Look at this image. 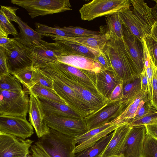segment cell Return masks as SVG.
I'll return each instance as SVG.
<instances>
[{
	"label": "cell",
	"mask_w": 157,
	"mask_h": 157,
	"mask_svg": "<svg viewBox=\"0 0 157 157\" xmlns=\"http://www.w3.org/2000/svg\"><path fill=\"white\" fill-rule=\"evenodd\" d=\"M34 133L33 126L26 118L0 116V133L9 134L25 140Z\"/></svg>",
	"instance_id": "7c38bea8"
},
{
	"label": "cell",
	"mask_w": 157,
	"mask_h": 157,
	"mask_svg": "<svg viewBox=\"0 0 157 157\" xmlns=\"http://www.w3.org/2000/svg\"><path fill=\"white\" fill-rule=\"evenodd\" d=\"M121 82L113 70L101 69L96 73V88L107 101L113 89Z\"/></svg>",
	"instance_id": "44dd1931"
},
{
	"label": "cell",
	"mask_w": 157,
	"mask_h": 157,
	"mask_svg": "<svg viewBox=\"0 0 157 157\" xmlns=\"http://www.w3.org/2000/svg\"><path fill=\"white\" fill-rule=\"evenodd\" d=\"M126 107V105L120 101H107L100 109L84 117L88 130L111 122L118 117Z\"/></svg>",
	"instance_id": "30bf717a"
},
{
	"label": "cell",
	"mask_w": 157,
	"mask_h": 157,
	"mask_svg": "<svg viewBox=\"0 0 157 157\" xmlns=\"http://www.w3.org/2000/svg\"><path fill=\"white\" fill-rule=\"evenodd\" d=\"M123 29L126 48L140 75L144 69L143 41L133 34L123 25Z\"/></svg>",
	"instance_id": "2e32d148"
},
{
	"label": "cell",
	"mask_w": 157,
	"mask_h": 157,
	"mask_svg": "<svg viewBox=\"0 0 157 157\" xmlns=\"http://www.w3.org/2000/svg\"><path fill=\"white\" fill-rule=\"evenodd\" d=\"M14 38L0 37V47L6 49L9 45L13 40Z\"/></svg>",
	"instance_id": "f907efd6"
},
{
	"label": "cell",
	"mask_w": 157,
	"mask_h": 157,
	"mask_svg": "<svg viewBox=\"0 0 157 157\" xmlns=\"http://www.w3.org/2000/svg\"><path fill=\"white\" fill-rule=\"evenodd\" d=\"M133 13L139 22L145 36H151V30L155 22L152 8L142 0H130Z\"/></svg>",
	"instance_id": "ffe728a7"
},
{
	"label": "cell",
	"mask_w": 157,
	"mask_h": 157,
	"mask_svg": "<svg viewBox=\"0 0 157 157\" xmlns=\"http://www.w3.org/2000/svg\"><path fill=\"white\" fill-rule=\"evenodd\" d=\"M28 92L29 94L32 93L36 95L38 98L66 104V102L56 93L54 90L40 85H34L28 90Z\"/></svg>",
	"instance_id": "1f68e13d"
},
{
	"label": "cell",
	"mask_w": 157,
	"mask_h": 157,
	"mask_svg": "<svg viewBox=\"0 0 157 157\" xmlns=\"http://www.w3.org/2000/svg\"><path fill=\"white\" fill-rule=\"evenodd\" d=\"M102 51L107 58L112 69L123 84L135 80L140 75L127 50L124 39L109 38Z\"/></svg>",
	"instance_id": "6da1fadb"
},
{
	"label": "cell",
	"mask_w": 157,
	"mask_h": 157,
	"mask_svg": "<svg viewBox=\"0 0 157 157\" xmlns=\"http://www.w3.org/2000/svg\"><path fill=\"white\" fill-rule=\"evenodd\" d=\"M132 127L129 123L119 126L114 131L112 138L99 157H108L121 154L128 134Z\"/></svg>",
	"instance_id": "d6986e66"
},
{
	"label": "cell",
	"mask_w": 157,
	"mask_h": 157,
	"mask_svg": "<svg viewBox=\"0 0 157 157\" xmlns=\"http://www.w3.org/2000/svg\"><path fill=\"white\" fill-rule=\"evenodd\" d=\"M155 1L156 3L155 5L152 8V14L155 21L157 22V1L153 0Z\"/></svg>",
	"instance_id": "11a10c76"
},
{
	"label": "cell",
	"mask_w": 157,
	"mask_h": 157,
	"mask_svg": "<svg viewBox=\"0 0 157 157\" xmlns=\"http://www.w3.org/2000/svg\"><path fill=\"white\" fill-rule=\"evenodd\" d=\"M58 61L78 68L99 72L102 67L94 59L78 55H64L59 56Z\"/></svg>",
	"instance_id": "603a6c76"
},
{
	"label": "cell",
	"mask_w": 157,
	"mask_h": 157,
	"mask_svg": "<svg viewBox=\"0 0 157 157\" xmlns=\"http://www.w3.org/2000/svg\"><path fill=\"white\" fill-rule=\"evenodd\" d=\"M44 120L49 128L74 138L88 131L84 118L78 119L53 114H44Z\"/></svg>",
	"instance_id": "9c48e42d"
},
{
	"label": "cell",
	"mask_w": 157,
	"mask_h": 157,
	"mask_svg": "<svg viewBox=\"0 0 157 157\" xmlns=\"http://www.w3.org/2000/svg\"><path fill=\"white\" fill-rule=\"evenodd\" d=\"M130 7L123 8L118 12L123 25L141 41L145 36L142 27Z\"/></svg>",
	"instance_id": "4316f807"
},
{
	"label": "cell",
	"mask_w": 157,
	"mask_h": 157,
	"mask_svg": "<svg viewBox=\"0 0 157 157\" xmlns=\"http://www.w3.org/2000/svg\"><path fill=\"white\" fill-rule=\"evenodd\" d=\"M153 67L152 97L151 103L152 106L157 110V68L153 64Z\"/></svg>",
	"instance_id": "ee69618b"
},
{
	"label": "cell",
	"mask_w": 157,
	"mask_h": 157,
	"mask_svg": "<svg viewBox=\"0 0 157 157\" xmlns=\"http://www.w3.org/2000/svg\"><path fill=\"white\" fill-rule=\"evenodd\" d=\"M32 55L33 67L40 68L50 63L58 61V58L65 55L61 48L55 42L50 43L44 40L38 46L33 47Z\"/></svg>",
	"instance_id": "4fadbf2b"
},
{
	"label": "cell",
	"mask_w": 157,
	"mask_h": 157,
	"mask_svg": "<svg viewBox=\"0 0 157 157\" xmlns=\"http://www.w3.org/2000/svg\"><path fill=\"white\" fill-rule=\"evenodd\" d=\"M40 69L45 75L52 80L60 81L71 88L92 113L100 109L107 102V100L102 96L91 92L72 79L46 67Z\"/></svg>",
	"instance_id": "277c9868"
},
{
	"label": "cell",
	"mask_w": 157,
	"mask_h": 157,
	"mask_svg": "<svg viewBox=\"0 0 157 157\" xmlns=\"http://www.w3.org/2000/svg\"><path fill=\"white\" fill-rule=\"evenodd\" d=\"M148 100H149L147 93L141 91L139 97L128 105L118 117L110 122L119 125L130 123L139 109Z\"/></svg>",
	"instance_id": "d4e9b609"
},
{
	"label": "cell",
	"mask_w": 157,
	"mask_h": 157,
	"mask_svg": "<svg viewBox=\"0 0 157 157\" xmlns=\"http://www.w3.org/2000/svg\"><path fill=\"white\" fill-rule=\"evenodd\" d=\"M113 135V132L103 137L93 146L75 154L74 157H99Z\"/></svg>",
	"instance_id": "4dcf8cb0"
},
{
	"label": "cell",
	"mask_w": 157,
	"mask_h": 157,
	"mask_svg": "<svg viewBox=\"0 0 157 157\" xmlns=\"http://www.w3.org/2000/svg\"><path fill=\"white\" fill-rule=\"evenodd\" d=\"M123 82L118 84L114 88L110 96L108 101H120L122 96Z\"/></svg>",
	"instance_id": "7dc6e473"
},
{
	"label": "cell",
	"mask_w": 157,
	"mask_h": 157,
	"mask_svg": "<svg viewBox=\"0 0 157 157\" xmlns=\"http://www.w3.org/2000/svg\"><path fill=\"white\" fill-rule=\"evenodd\" d=\"M53 89L68 106L84 118L92 113L74 90L65 84L59 81L53 80Z\"/></svg>",
	"instance_id": "ac0fdd59"
},
{
	"label": "cell",
	"mask_w": 157,
	"mask_h": 157,
	"mask_svg": "<svg viewBox=\"0 0 157 157\" xmlns=\"http://www.w3.org/2000/svg\"><path fill=\"white\" fill-rule=\"evenodd\" d=\"M150 36L157 41V22L156 21L151 29Z\"/></svg>",
	"instance_id": "816d5d0a"
},
{
	"label": "cell",
	"mask_w": 157,
	"mask_h": 157,
	"mask_svg": "<svg viewBox=\"0 0 157 157\" xmlns=\"http://www.w3.org/2000/svg\"><path fill=\"white\" fill-rule=\"evenodd\" d=\"M145 125L147 133L154 138L157 140V123Z\"/></svg>",
	"instance_id": "681fc988"
},
{
	"label": "cell",
	"mask_w": 157,
	"mask_h": 157,
	"mask_svg": "<svg viewBox=\"0 0 157 157\" xmlns=\"http://www.w3.org/2000/svg\"><path fill=\"white\" fill-rule=\"evenodd\" d=\"M62 31L72 34L74 37L95 36L99 35V32L89 30L80 27L73 26L59 27Z\"/></svg>",
	"instance_id": "f35d334b"
},
{
	"label": "cell",
	"mask_w": 157,
	"mask_h": 157,
	"mask_svg": "<svg viewBox=\"0 0 157 157\" xmlns=\"http://www.w3.org/2000/svg\"><path fill=\"white\" fill-rule=\"evenodd\" d=\"M6 49L0 47V76L9 73Z\"/></svg>",
	"instance_id": "f6af8a7d"
},
{
	"label": "cell",
	"mask_w": 157,
	"mask_h": 157,
	"mask_svg": "<svg viewBox=\"0 0 157 157\" xmlns=\"http://www.w3.org/2000/svg\"><path fill=\"white\" fill-rule=\"evenodd\" d=\"M106 25L100 27V34L109 38L123 39V25L117 13L105 17Z\"/></svg>",
	"instance_id": "83f0119b"
},
{
	"label": "cell",
	"mask_w": 157,
	"mask_h": 157,
	"mask_svg": "<svg viewBox=\"0 0 157 157\" xmlns=\"http://www.w3.org/2000/svg\"><path fill=\"white\" fill-rule=\"evenodd\" d=\"M74 138L50 128L49 132L35 144L50 157H74L76 146Z\"/></svg>",
	"instance_id": "7a4b0ae2"
},
{
	"label": "cell",
	"mask_w": 157,
	"mask_h": 157,
	"mask_svg": "<svg viewBox=\"0 0 157 157\" xmlns=\"http://www.w3.org/2000/svg\"><path fill=\"white\" fill-rule=\"evenodd\" d=\"M33 67L23 69L14 74V76L28 90L33 86L32 78Z\"/></svg>",
	"instance_id": "8d00e7d4"
},
{
	"label": "cell",
	"mask_w": 157,
	"mask_h": 157,
	"mask_svg": "<svg viewBox=\"0 0 157 157\" xmlns=\"http://www.w3.org/2000/svg\"><path fill=\"white\" fill-rule=\"evenodd\" d=\"M157 123V110H155L141 118L129 123L132 127L145 125Z\"/></svg>",
	"instance_id": "60d3db41"
},
{
	"label": "cell",
	"mask_w": 157,
	"mask_h": 157,
	"mask_svg": "<svg viewBox=\"0 0 157 157\" xmlns=\"http://www.w3.org/2000/svg\"><path fill=\"white\" fill-rule=\"evenodd\" d=\"M19 157H33V156L31 155L30 154H29L21 156Z\"/></svg>",
	"instance_id": "6f0895ef"
},
{
	"label": "cell",
	"mask_w": 157,
	"mask_h": 157,
	"mask_svg": "<svg viewBox=\"0 0 157 157\" xmlns=\"http://www.w3.org/2000/svg\"><path fill=\"white\" fill-rule=\"evenodd\" d=\"M131 6L128 0H93L84 4L79 12L82 20L91 21L98 17L117 13Z\"/></svg>",
	"instance_id": "8992f818"
},
{
	"label": "cell",
	"mask_w": 157,
	"mask_h": 157,
	"mask_svg": "<svg viewBox=\"0 0 157 157\" xmlns=\"http://www.w3.org/2000/svg\"><path fill=\"white\" fill-rule=\"evenodd\" d=\"M144 39L152 63L157 68V41L150 36H145Z\"/></svg>",
	"instance_id": "ab89813d"
},
{
	"label": "cell",
	"mask_w": 157,
	"mask_h": 157,
	"mask_svg": "<svg viewBox=\"0 0 157 157\" xmlns=\"http://www.w3.org/2000/svg\"><path fill=\"white\" fill-rule=\"evenodd\" d=\"M20 83L14 76L9 73L0 76V90L21 93L24 90Z\"/></svg>",
	"instance_id": "d6a6232c"
},
{
	"label": "cell",
	"mask_w": 157,
	"mask_h": 157,
	"mask_svg": "<svg viewBox=\"0 0 157 157\" xmlns=\"http://www.w3.org/2000/svg\"><path fill=\"white\" fill-rule=\"evenodd\" d=\"M38 98L44 114H53L78 119L84 118L82 115L66 104Z\"/></svg>",
	"instance_id": "cb8c5ba5"
},
{
	"label": "cell",
	"mask_w": 157,
	"mask_h": 157,
	"mask_svg": "<svg viewBox=\"0 0 157 157\" xmlns=\"http://www.w3.org/2000/svg\"></svg>",
	"instance_id": "680465c9"
},
{
	"label": "cell",
	"mask_w": 157,
	"mask_h": 157,
	"mask_svg": "<svg viewBox=\"0 0 157 157\" xmlns=\"http://www.w3.org/2000/svg\"><path fill=\"white\" fill-rule=\"evenodd\" d=\"M34 141L0 133V157H19L30 154Z\"/></svg>",
	"instance_id": "8fae6325"
},
{
	"label": "cell",
	"mask_w": 157,
	"mask_h": 157,
	"mask_svg": "<svg viewBox=\"0 0 157 157\" xmlns=\"http://www.w3.org/2000/svg\"><path fill=\"white\" fill-rule=\"evenodd\" d=\"M35 31L42 36L45 34H51L62 36L74 37L72 34L62 31L59 27H51L38 22L35 23Z\"/></svg>",
	"instance_id": "74e56055"
},
{
	"label": "cell",
	"mask_w": 157,
	"mask_h": 157,
	"mask_svg": "<svg viewBox=\"0 0 157 157\" xmlns=\"http://www.w3.org/2000/svg\"><path fill=\"white\" fill-rule=\"evenodd\" d=\"M29 94V121L34 128L39 139L47 134L50 128L44 121V113L39 98L32 93Z\"/></svg>",
	"instance_id": "e0dca14e"
},
{
	"label": "cell",
	"mask_w": 157,
	"mask_h": 157,
	"mask_svg": "<svg viewBox=\"0 0 157 157\" xmlns=\"http://www.w3.org/2000/svg\"><path fill=\"white\" fill-rule=\"evenodd\" d=\"M146 134L145 125L132 127L122 152L124 157H142Z\"/></svg>",
	"instance_id": "9a60e30c"
},
{
	"label": "cell",
	"mask_w": 157,
	"mask_h": 157,
	"mask_svg": "<svg viewBox=\"0 0 157 157\" xmlns=\"http://www.w3.org/2000/svg\"><path fill=\"white\" fill-rule=\"evenodd\" d=\"M25 9L32 18L72 10L69 0H11Z\"/></svg>",
	"instance_id": "5b68a950"
},
{
	"label": "cell",
	"mask_w": 157,
	"mask_h": 157,
	"mask_svg": "<svg viewBox=\"0 0 157 157\" xmlns=\"http://www.w3.org/2000/svg\"><path fill=\"white\" fill-rule=\"evenodd\" d=\"M44 67L72 79L91 92L101 96L96 88V73L94 72L78 68L58 61L48 64Z\"/></svg>",
	"instance_id": "ba28073f"
},
{
	"label": "cell",
	"mask_w": 157,
	"mask_h": 157,
	"mask_svg": "<svg viewBox=\"0 0 157 157\" xmlns=\"http://www.w3.org/2000/svg\"><path fill=\"white\" fill-rule=\"evenodd\" d=\"M44 36L49 37L53 40L57 39L68 41L99 51H102L109 38L108 35L101 34L98 36L93 37L62 36L51 34H45Z\"/></svg>",
	"instance_id": "7402d4cb"
},
{
	"label": "cell",
	"mask_w": 157,
	"mask_h": 157,
	"mask_svg": "<svg viewBox=\"0 0 157 157\" xmlns=\"http://www.w3.org/2000/svg\"><path fill=\"white\" fill-rule=\"evenodd\" d=\"M108 157H124L123 154H121L118 155H113Z\"/></svg>",
	"instance_id": "9f6ffc18"
},
{
	"label": "cell",
	"mask_w": 157,
	"mask_h": 157,
	"mask_svg": "<svg viewBox=\"0 0 157 157\" xmlns=\"http://www.w3.org/2000/svg\"><path fill=\"white\" fill-rule=\"evenodd\" d=\"M17 23L20 30V36L26 43L33 46L40 45L43 40L42 36L33 29L17 16Z\"/></svg>",
	"instance_id": "f1b7e54d"
},
{
	"label": "cell",
	"mask_w": 157,
	"mask_h": 157,
	"mask_svg": "<svg viewBox=\"0 0 157 157\" xmlns=\"http://www.w3.org/2000/svg\"><path fill=\"white\" fill-rule=\"evenodd\" d=\"M14 38L5 49L8 71L12 75L23 69L33 67V65L32 53L34 46L20 36Z\"/></svg>",
	"instance_id": "3957f363"
},
{
	"label": "cell",
	"mask_w": 157,
	"mask_h": 157,
	"mask_svg": "<svg viewBox=\"0 0 157 157\" xmlns=\"http://www.w3.org/2000/svg\"><path fill=\"white\" fill-rule=\"evenodd\" d=\"M142 157H157V140L152 137L147 132Z\"/></svg>",
	"instance_id": "d590c367"
},
{
	"label": "cell",
	"mask_w": 157,
	"mask_h": 157,
	"mask_svg": "<svg viewBox=\"0 0 157 157\" xmlns=\"http://www.w3.org/2000/svg\"><path fill=\"white\" fill-rule=\"evenodd\" d=\"M140 76L135 80L123 84L122 96L121 101L126 107L138 98L141 93Z\"/></svg>",
	"instance_id": "f546056e"
},
{
	"label": "cell",
	"mask_w": 157,
	"mask_h": 157,
	"mask_svg": "<svg viewBox=\"0 0 157 157\" xmlns=\"http://www.w3.org/2000/svg\"><path fill=\"white\" fill-rule=\"evenodd\" d=\"M34 144L36 150L42 157H50L42 150L40 148L35 144Z\"/></svg>",
	"instance_id": "db71d44e"
},
{
	"label": "cell",
	"mask_w": 157,
	"mask_h": 157,
	"mask_svg": "<svg viewBox=\"0 0 157 157\" xmlns=\"http://www.w3.org/2000/svg\"><path fill=\"white\" fill-rule=\"evenodd\" d=\"M144 68L147 75L148 81L147 95L151 102L152 97V83L153 78V64L151 60L148 66L144 67Z\"/></svg>",
	"instance_id": "7bdbcfd3"
},
{
	"label": "cell",
	"mask_w": 157,
	"mask_h": 157,
	"mask_svg": "<svg viewBox=\"0 0 157 157\" xmlns=\"http://www.w3.org/2000/svg\"><path fill=\"white\" fill-rule=\"evenodd\" d=\"M53 40L62 48L65 55L66 56L78 55L94 59L101 51L68 41L57 39Z\"/></svg>",
	"instance_id": "484cf974"
},
{
	"label": "cell",
	"mask_w": 157,
	"mask_h": 157,
	"mask_svg": "<svg viewBox=\"0 0 157 157\" xmlns=\"http://www.w3.org/2000/svg\"><path fill=\"white\" fill-rule=\"evenodd\" d=\"M119 125L111 122L107 123L88 131L81 136L74 138L75 144H77L74 150L75 154L93 146L103 137L114 131Z\"/></svg>",
	"instance_id": "5bb4252c"
},
{
	"label": "cell",
	"mask_w": 157,
	"mask_h": 157,
	"mask_svg": "<svg viewBox=\"0 0 157 157\" xmlns=\"http://www.w3.org/2000/svg\"><path fill=\"white\" fill-rule=\"evenodd\" d=\"M141 91L147 93L148 81L147 75L145 68L140 75Z\"/></svg>",
	"instance_id": "c3c4849f"
},
{
	"label": "cell",
	"mask_w": 157,
	"mask_h": 157,
	"mask_svg": "<svg viewBox=\"0 0 157 157\" xmlns=\"http://www.w3.org/2000/svg\"><path fill=\"white\" fill-rule=\"evenodd\" d=\"M32 81L33 85H37L54 90L53 80L45 75L39 68H34Z\"/></svg>",
	"instance_id": "e575fe53"
},
{
	"label": "cell",
	"mask_w": 157,
	"mask_h": 157,
	"mask_svg": "<svg viewBox=\"0 0 157 157\" xmlns=\"http://www.w3.org/2000/svg\"><path fill=\"white\" fill-rule=\"evenodd\" d=\"M29 101L27 92L15 93L0 90V116L26 118Z\"/></svg>",
	"instance_id": "52a82bcc"
},
{
	"label": "cell",
	"mask_w": 157,
	"mask_h": 157,
	"mask_svg": "<svg viewBox=\"0 0 157 157\" xmlns=\"http://www.w3.org/2000/svg\"><path fill=\"white\" fill-rule=\"evenodd\" d=\"M30 151L33 157H42L36 150L34 144L32 145L30 147Z\"/></svg>",
	"instance_id": "f5cc1de1"
},
{
	"label": "cell",
	"mask_w": 157,
	"mask_h": 157,
	"mask_svg": "<svg viewBox=\"0 0 157 157\" xmlns=\"http://www.w3.org/2000/svg\"><path fill=\"white\" fill-rule=\"evenodd\" d=\"M12 21L10 17L0 10V37H8L9 35L11 34L15 37L18 35Z\"/></svg>",
	"instance_id": "836d02e7"
},
{
	"label": "cell",
	"mask_w": 157,
	"mask_h": 157,
	"mask_svg": "<svg viewBox=\"0 0 157 157\" xmlns=\"http://www.w3.org/2000/svg\"><path fill=\"white\" fill-rule=\"evenodd\" d=\"M155 110L156 109L152 106L149 100L145 102L138 110L132 121L141 118Z\"/></svg>",
	"instance_id": "b9f144b4"
},
{
	"label": "cell",
	"mask_w": 157,
	"mask_h": 157,
	"mask_svg": "<svg viewBox=\"0 0 157 157\" xmlns=\"http://www.w3.org/2000/svg\"><path fill=\"white\" fill-rule=\"evenodd\" d=\"M94 59L99 63L102 69L113 70L107 58L102 51L99 52Z\"/></svg>",
	"instance_id": "bcb514c9"
}]
</instances>
